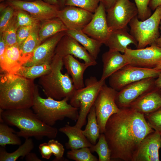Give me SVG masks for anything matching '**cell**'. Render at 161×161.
<instances>
[{
	"label": "cell",
	"instance_id": "obj_36",
	"mask_svg": "<svg viewBox=\"0 0 161 161\" xmlns=\"http://www.w3.org/2000/svg\"><path fill=\"white\" fill-rule=\"evenodd\" d=\"M100 2V0H66L65 5L77 7L94 13Z\"/></svg>",
	"mask_w": 161,
	"mask_h": 161
},
{
	"label": "cell",
	"instance_id": "obj_40",
	"mask_svg": "<svg viewBox=\"0 0 161 161\" xmlns=\"http://www.w3.org/2000/svg\"><path fill=\"white\" fill-rule=\"evenodd\" d=\"M49 146L55 158L53 161H59L64 160L63 155L64 148L63 145L57 140L51 139L47 143Z\"/></svg>",
	"mask_w": 161,
	"mask_h": 161
},
{
	"label": "cell",
	"instance_id": "obj_3",
	"mask_svg": "<svg viewBox=\"0 0 161 161\" xmlns=\"http://www.w3.org/2000/svg\"><path fill=\"white\" fill-rule=\"evenodd\" d=\"M0 122L15 126L16 133L25 139L34 137L38 139L46 137L55 138L57 129L42 122L30 108L4 110L0 108Z\"/></svg>",
	"mask_w": 161,
	"mask_h": 161
},
{
	"label": "cell",
	"instance_id": "obj_35",
	"mask_svg": "<svg viewBox=\"0 0 161 161\" xmlns=\"http://www.w3.org/2000/svg\"><path fill=\"white\" fill-rule=\"evenodd\" d=\"M15 9L14 15L18 28L20 27L34 25L41 22L26 11Z\"/></svg>",
	"mask_w": 161,
	"mask_h": 161
},
{
	"label": "cell",
	"instance_id": "obj_21",
	"mask_svg": "<svg viewBox=\"0 0 161 161\" xmlns=\"http://www.w3.org/2000/svg\"><path fill=\"white\" fill-rule=\"evenodd\" d=\"M25 63L18 44L7 47L0 58L1 71L15 74Z\"/></svg>",
	"mask_w": 161,
	"mask_h": 161
},
{
	"label": "cell",
	"instance_id": "obj_12",
	"mask_svg": "<svg viewBox=\"0 0 161 161\" xmlns=\"http://www.w3.org/2000/svg\"><path fill=\"white\" fill-rule=\"evenodd\" d=\"M129 64L140 67L155 68L161 61V47L154 43L149 47L134 49L128 48L124 53Z\"/></svg>",
	"mask_w": 161,
	"mask_h": 161
},
{
	"label": "cell",
	"instance_id": "obj_50",
	"mask_svg": "<svg viewBox=\"0 0 161 161\" xmlns=\"http://www.w3.org/2000/svg\"><path fill=\"white\" fill-rule=\"evenodd\" d=\"M154 43L158 46L161 47V35L156 40Z\"/></svg>",
	"mask_w": 161,
	"mask_h": 161
},
{
	"label": "cell",
	"instance_id": "obj_46",
	"mask_svg": "<svg viewBox=\"0 0 161 161\" xmlns=\"http://www.w3.org/2000/svg\"><path fill=\"white\" fill-rule=\"evenodd\" d=\"M161 5V0H151L148 6L151 10H154Z\"/></svg>",
	"mask_w": 161,
	"mask_h": 161
},
{
	"label": "cell",
	"instance_id": "obj_27",
	"mask_svg": "<svg viewBox=\"0 0 161 161\" xmlns=\"http://www.w3.org/2000/svg\"><path fill=\"white\" fill-rule=\"evenodd\" d=\"M68 30L62 21L56 17L41 22L38 31L39 36L42 42L56 34Z\"/></svg>",
	"mask_w": 161,
	"mask_h": 161
},
{
	"label": "cell",
	"instance_id": "obj_55",
	"mask_svg": "<svg viewBox=\"0 0 161 161\" xmlns=\"http://www.w3.org/2000/svg\"><path fill=\"white\" fill-rule=\"evenodd\" d=\"M160 91H161V89H160Z\"/></svg>",
	"mask_w": 161,
	"mask_h": 161
},
{
	"label": "cell",
	"instance_id": "obj_49",
	"mask_svg": "<svg viewBox=\"0 0 161 161\" xmlns=\"http://www.w3.org/2000/svg\"><path fill=\"white\" fill-rule=\"evenodd\" d=\"M66 0H58L59 6L60 8L61 9L64 8L65 6V2Z\"/></svg>",
	"mask_w": 161,
	"mask_h": 161
},
{
	"label": "cell",
	"instance_id": "obj_44",
	"mask_svg": "<svg viewBox=\"0 0 161 161\" xmlns=\"http://www.w3.org/2000/svg\"><path fill=\"white\" fill-rule=\"evenodd\" d=\"M119 0H100L104 5L106 10L112 7Z\"/></svg>",
	"mask_w": 161,
	"mask_h": 161
},
{
	"label": "cell",
	"instance_id": "obj_48",
	"mask_svg": "<svg viewBox=\"0 0 161 161\" xmlns=\"http://www.w3.org/2000/svg\"><path fill=\"white\" fill-rule=\"evenodd\" d=\"M48 4L56 5H59L58 0H42Z\"/></svg>",
	"mask_w": 161,
	"mask_h": 161
},
{
	"label": "cell",
	"instance_id": "obj_16",
	"mask_svg": "<svg viewBox=\"0 0 161 161\" xmlns=\"http://www.w3.org/2000/svg\"><path fill=\"white\" fill-rule=\"evenodd\" d=\"M55 54L63 58L70 55L83 60L90 66L97 64L96 59L77 40L66 34L58 43L55 50Z\"/></svg>",
	"mask_w": 161,
	"mask_h": 161
},
{
	"label": "cell",
	"instance_id": "obj_39",
	"mask_svg": "<svg viewBox=\"0 0 161 161\" xmlns=\"http://www.w3.org/2000/svg\"><path fill=\"white\" fill-rule=\"evenodd\" d=\"M15 10L13 7L8 5L4 10L0 12V34L3 32L12 19Z\"/></svg>",
	"mask_w": 161,
	"mask_h": 161
},
{
	"label": "cell",
	"instance_id": "obj_47",
	"mask_svg": "<svg viewBox=\"0 0 161 161\" xmlns=\"http://www.w3.org/2000/svg\"><path fill=\"white\" fill-rule=\"evenodd\" d=\"M155 83L156 87L161 89V70L157 79L155 80Z\"/></svg>",
	"mask_w": 161,
	"mask_h": 161
},
{
	"label": "cell",
	"instance_id": "obj_34",
	"mask_svg": "<svg viewBox=\"0 0 161 161\" xmlns=\"http://www.w3.org/2000/svg\"><path fill=\"white\" fill-rule=\"evenodd\" d=\"M18 28L14 15L11 21L2 34L7 47L17 44L16 33Z\"/></svg>",
	"mask_w": 161,
	"mask_h": 161
},
{
	"label": "cell",
	"instance_id": "obj_13",
	"mask_svg": "<svg viewBox=\"0 0 161 161\" xmlns=\"http://www.w3.org/2000/svg\"><path fill=\"white\" fill-rule=\"evenodd\" d=\"M155 78H147L132 83L118 91L116 99L118 106L128 107L140 96L156 87Z\"/></svg>",
	"mask_w": 161,
	"mask_h": 161
},
{
	"label": "cell",
	"instance_id": "obj_32",
	"mask_svg": "<svg viewBox=\"0 0 161 161\" xmlns=\"http://www.w3.org/2000/svg\"><path fill=\"white\" fill-rule=\"evenodd\" d=\"M92 152H96L99 161H110L111 160V151L104 133L100 134L98 141L89 148Z\"/></svg>",
	"mask_w": 161,
	"mask_h": 161
},
{
	"label": "cell",
	"instance_id": "obj_23",
	"mask_svg": "<svg viewBox=\"0 0 161 161\" xmlns=\"http://www.w3.org/2000/svg\"><path fill=\"white\" fill-rule=\"evenodd\" d=\"M64 65L67 72L71 77L73 84L76 89L85 86L83 76L86 70L89 66L85 63H81L72 55H69L63 58Z\"/></svg>",
	"mask_w": 161,
	"mask_h": 161
},
{
	"label": "cell",
	"instance_id": "obj_24",
	"mask_svg": "<svg viewBox=\"0 0 161 161\" xmlns=\"http://www.w3.org/2000/svg\"><path fill=\"white\" fill-rule=\"evenodd\" d=\"M59 131L65 134L68 137V142L66 143V148L70 150L82 148L90 147L92 144L83 133L82 130L75 125L66 124L60 128Z\"/></svg>",
	"mask_w": 161,
	"mask_h": 161
},
{
	"label": "cell",
	"instance_id": "obj_17",
	"mask_svg": "<svg viewBox=\"0 0 161 161\" xmlns=\"http://www.w3.org/2000/svg\"><path fill=\"white\" fill-rule=\"evenodd\" d=\"M66 34V31L61 32L45 40L35 49L31 58L23 66L50 64L55 55V50L58 43Z\"/></svg>",
	"mask_w": 161,
	"mask_h": 161
},
{
	"label": "cell",
	"instance_id": "obj_41",
	"mask_svg": "<svg viewBox=\"0 0 161 161\" xmlns=\"http://www.w3.org/2000/svg\"><path fill=\"white\" fill-rule=\"evenodd\" d=\"M37 24L34 25L20 27L18 28L16 37L17 44L19 47L29 36L34 27Z\"/></svg>",
	"mask_w": 161,
	"mask_h": 161
},
{
	"label": "cell",
	"instance_id": "obj_4",
	"mask_svg": "<svg viewBox=\"0 0 161 161\" xmlns=\"http://www.w3.org/2000/svg\"><path fill=\"white\" fill-rule=\"evenodd\" d=\"M69 99L66 97L58 100L47 97H41L38 86L36 85L32 110L38 117L46 124L51 126L58 120L67 118L77 120L79 116L78 108L68 103Z\"/></svg>",
	"mask_w": 161,
	"mask_h": 161
},
{
	"label": "cell",
	"instance_id": "obj_28",
	"mask_svg": "<svg viewBox=\"0 0 161 161\" xmlns=\"http://www.w3.org/2000/svg\"><path fill=\"white\" fill-rule=\"evenodd\" d=\"M4 147L1 146L0 148V161H16L20 157L24 158L31 152L34 144L32 140L29 138L26 139L24 143L13 152L8 153Z\"/></svg>",
	"mask_w": 161,
	"mask_h": 161
},
{
	"label": "cell",
	"instance_id": "obj_14",
	"mask_svg": "<svg viewBox=\"0 0 161 161\" xmlns=\"http://www.w3.org/2000/svg\"><path fill=\"white\" fill-rule=\"evenodd\" d=\"M82 31L89 37L105 44L111 30L107 24L106 8L101 2L91 20Z\"/></svg>",
	"mask_w": 161,
	"mask_h": 161
},
{
	"label": "cell",
	"instance_id": "obj_7",
	"mask_svg": "<svg viewBox=\"0 0 161 161\" xmlns=\"http://www.w3.org/2000/svg\"><path fill=\"white\" fill-rule=\"evenodd\" d=\"M161 20V5L153 13L144 21L139 20L136 16L129 23L130 33L137 42V49L145 48L154 43L160 36L159 25Z\"/></svg>",
	"mask_w": 161,
	"mask_h": 161
},
{
	"label": "cell",
	"instance_id": "obj_8",
	"mask_svg": "<svg viewBox=\"0 0 161 161\" xmlns=\"http://www.w3.org/2000/svg\"><path fill=\"white\" fill-rule=\"evenodd\" d=\"M161 70L127 65L109 78L111 87L118 91L126 85L149 78H157Z\"/></svg>",
	"mask_w": 161,
	"mask_h": 161
},
{
	"label": "cell",
	"instance_id": "obj_19",
	"mask_svg": "<svg viewBox=\"0 0 161 161\" xmlns=\"http://www.w3.org/2000/svg\"><path fill=\"white\" fill-rule=\"evenodd\" d=\"M129 106L144 114L156 111L161 107L160 89L156 87L145 93L131 103Z\"/></svg>",
	"mask_w": 161,
	"mask_h": 161
},
{
	"label": "cell",
	"instance_id": "obj_29",
	"mask_svg": "<svg viewBox=\"0 0 161 161\" xmlns=\"http://www.w3.org/2000/svg\"><path fill=\"white\" fill-rule=\"evenodd\" d=\"M87 117V123L85 129L82 131L83 133L92 145H95L100 133L94 105L91 109Z\"/></svg>",
	"mask_w": 161,
	"mask_h": 161
},
{
	"label": "cell",
	"instance_id": "obj_45",
	"mask_svg": "<svg viewBox=\"0 0 161 161\" xmlns=\"http://www.w3.org/2000/svg\"><path fill=\"white\" fill-rule=\"evenodd\" d=\"M25 159L27 161H41L36 154L31 152L28 154L25 157Z\"/></svg>",
	"mask_w": 161,
	"mask_h": 161
},
{
	"label": "cell",
	"instance_id": "obj_9",
	"mask_svg": "<svg viewBox=\"0 0 161 161\" xmlns=\"http://www.w3.org/2000/svg\"><path fill=\"white\" fill-rule=\"evenodd\" d=\"M117 92L105 83L95 101L94 105L100 134L103 133L109 118L120 110L116 102Z\"/></svg>",
	"mask_w": 161,
	"mask_h": 161
},
{
	"label": "cell",
	"instance_id": "obj_37",
	"mask_svg": "<svg viewBox=\"0 0 161 161\" xmlns=\"http://www.w3.org/2000/svg\"><path fill=\"white\" fill-rule=\"evenodd\" d=\"M144 116L150 127L161 135V107Z\"/></svg>",
	"mask_w": 161,
	"mask_h": 161
},
{
	"label": "cell",
	"instance_id": "obj_1",
	"mask_svg": "<svg viewBox=\"0 0 161 161\" xmlns=\"http://www.w3.org/2000/svg\"><path fill=\"white\" fill-rule=\"evenodd\" d=\"M154 131L144 114L129 106L120 108L109 118L103 133L111 151V160L134 161L142 140Z\"/></svg>",
	"mask_w": 161,
	"mask_h": 161
},
{
	"label": "cell",
	"instance_id": "obj_26",
	"mask_svg": "<svg viewBox=\"0 0 161 161\" xmlns=\"http://www.w3.org/2000/svg\"><path fill=\"white\" fill-rule=\"evenodd\" d=\"M41 22L34 27L29 36L19 47L21 55L25 63L31 58L35 50L42 43L38 35Z\"/></svg>",
	"mask_w": 161,
	"mask_h": 161
},
{
	"label": "cell",
	"instance_id": "obj_22",
	"mask_svg": "<svg viewBox=\"0 0 161 161\" xmlns=\"http://www.w3.org/2000/svg\"><path fill=\"white\" fill-rule=\"evenodd\" d=\"M127 28L111 30L105 43L109 50L124 53L128 46L134 44L137 47V42L127 30Z\"/></svg>",
	"mask_w": 161,
	"mask_h": 161
},
{
	"label": "cell",
	"instance_id": "obj_31",
	"mask_svg": "<svg viewBox=\"0 0 161 161\" xmlns=\"http://www.w3.org/2000/svg\"><path fill=\"white\" fill-rule=\"evenodd\" d=\"M16 131L5 122L0 123V145L5 147L7 145H21V142Z\"/></svg>",
	"mask_w": 161,
	"mask_h": 161
},
{
	"label": "cell",
	"instance_id": "obj_18",
	"mask_svg": "<svg viewBox=\"0 0 161 161\" xmlns=\"http://www.w3.org/2000/svg\"><path fill=\"white\" fill-rule=\"evenodd\" d=\"M161 135L154 131L147 135L140 143L134 161H159Z\"/></svg>",
	"mask_w": 161,
	"mask_h": 161
},
{
	"label": "cell",
	"instance_id": "obj_10",
	"mask_svg": "<svg viewBox=\"0 0 161 161\" xmlns=\"http://www.w3.org/2000/svg\"><path fill=\"white\" fill-rule=\"evenodd\" d=\"M106 11L107 24L111 30L127 28L131 20L138 14L135 4L129 0H119Z\"/></svg>",
	"mask_w": 161,
	"mask_h": 161
},
{
	"label": "cell",
	"instance_id": "obj_43",
	"mask_svg": "<svg viewBox=\"0 0 161 161\" xmlns=\"http://www.w3.org/2000/svg\"><path fill=\"white\" fill-rule=\"evenodd\" d=\"M7 46L2 34H0V58L3 55Z\"/></svg>",
	"mask_w": 161,
	"mask_h": 161
},
{
	"label": "cell",
	"instance_id": "obj_11",
	"mask_svg": "<svg viewBox=\"0 0 161 161\" xmlns=\"http://www.w3.org/2000/svg\"><path fill=\"white\" fill-rule=\"evenodd\" d=\"M5 1L14 9L27 12L41 22L57 17L58 12L60 9L59 5L51 4L42 0L31 1L7 0Z\"/></svg>",
	"mask_w": 161,
	"mask_h": 161
},
{
	"label": "cell",
	"instance_id": "obj_6",
	"mask_svg": "<svg viewBox=\"0 0 161 161\" xmlns=\"http://www.w3.org/2000/svg\"><path fill=\"white\" fill-rule=\"evenodd\" d=\"M105 80H98L95 77L91 76L85 81V86L76 89L70 99V104L79 109V116L75 126L81 129L86 123V118L94 105L98 94Z\"/></svg>",
	"mask_w": 161,
	"mask_h": 161
},
{
	"label": "cell",
	"instance_id": "obj_2",
	"mask_svg": "<svg viewBox=\"0 0 161 161\" xmlns=\"http://www.w3.org/2000/svg\"><path fill=\"white\" fill-rule=\"evenodd\" d=\"M36 85L34 80L16 74L0 75V108L4 110L30 108Z\"/></svg>",
	"mask_w": 161,
	"mask_h": 161
},
{
	"label": "cell",
	"instance_id": "obj_5",
	"mask_svg": "<svg viewBox=\"0 0 161 161\" xmlns=\"http://www.w3.org/2000/svg\"><path fill=\"white\" fill-rule=\"evenodd\" d=\"M50 64V71L39 78V84L47 97L58 100L66 97L70 100L76 89L69 74L62 72L63 58L55 54Z\"/></svg>",
	"mask_w": 161,
	"mask_h": 161
},
{
	"label": "cell",
	"instance_id": "obj_54",
	"mask_svg": "<svg viewBox=\"0 0 161 161\" xmlns=\"http://www.w3.org/2000/svg\"><path fill=\"white\" fill-rule=\"evenodd\" d=\"M160 148H161V139L160 144Z\"/></svg>",
	"mask_w": 161,
	"mask_h": 161
},
{
	"label": "cell",
	"instance_id": "obj_53",
	"mask_svg": "<svg viewBox=\"0 0 161 161\" xmlns=\"http://www.w3.org/2000/svg\"><path fill=\"white\" fill-rule=\"evenodd\" d=\"M159 30L160 33L161 34V20L160 22L159 25Z\"/></svg>",
	"mask_w": 161,
	"mask_h": 161
},
{
	"label": "cell",
	"instance_id": "obj_33",
	"mask_svg": "<svg viewBox=\"0 0 161 161\" xmlns=\"http://www.w3.org/2000/svg\"><path fill=\"white\" fill-rule=\"evenodd\" d=\"M69 159L76 161H97V159L92 153L89 147L70 150L67 153Z\"/></svg>",
	"mask_w": 161,
	"mask_h": 161
},
{
	"label": "cell",
	"instance_id": "obj_52",
	"mask_svg": "<svg viewBox=\"0 0 161 161\" xmlns=\"http://www.w3.org/2000/svg\"><path fill=\"white\" fill-rule=\"evenodd\" d=\"M6 0H0V2H3V1H5ZM22 0L24 1H33L34 0Z\"/></svg>",
	"mask_w": 161,
	"mask_h": 161
},
{
	"label": "cell",
	"instance_id": "obj_42",
	"mask_svg": "<svg viewBox=\"0 0 161 161\" xmlns=\"http://www.w3.org/2000/svg\"><path fill=\"white\" fill-rule=\"evenodd\" d=\"M39 148L42 158L48 160L53 154L48 143H44L40 144Z\"/></svg>",
	"mask_w": 161,
	"mask_h": 161
},
{
	"label": "cell",
	"instance_id": "obj_38",
	"mask_svg": "<svg viewBox=\"0 0 161 161\" xmlns=\"http://www.w3.org/2000/svg\"><path fill=\"white\" fill-rule=\"evenodd\" d=\"M151 0H134L137 7V17L141 21H144L151 15V9L148 5Z\"/></svg>",
	"mask_w": 161,
	"mask_h": 161
},
{
	"label": "cell",
	"instance_id": "obj_51",
	"mask_svg": "<svg viewBox=\"0 0 161 161\" xmlns=\"http://www.w3.org/2000/svg\"><path fill=\"white\" fill-rule=\"evenodd\" d=\"M154 68L158 70H161V61Z\"/></svg>",
	"mask_w": 161,
	"mask_h": 161
},
{
	"label": "cell",
	"instance_id": "obj_25",
	"mask_svg": "<svg viewBox=\"0 0 161 161\" xmlns=\"http://www.w3.org/2000/svg\"><path fill=\"white\" fill-rule=\"evenodd\" d=\"M66 32L67 34L77 40L94 58L96 59L103 44L102 43L89 37L82 30H67Z\"/></svg>",
	"mask_w": 161,
	"mask_h": 161
},
{
	"label": "cell",
	"instance_id": "obj_15",
	"mask_svg": "<svg viewBox=\"0 0 161 161\" xmlns=\"http://www.w3.org/2000/svg\"><path fill=\"white\" fill-rule=\"evenodd\" d=\"M93 13L76 7L66 6L58 11L57 17L68 30H82L91 20Z\"/></svg>",
	"mask_w": 161,
	"mask_h": 161
},
{
	"label": "cell",
	"instance_id": "obj_20",
	"mask_svg": "<svg viewBox=\"0 0 161 161\" xmlns=\"http://www.w3.org/2000/svg\"><path fill=\"white\" fill-rule=\"evenodd\" d=\"M103 66L100 79L105 80L112 74L124 66L129 64L125 55L118 51L109 50L102 55Z\"/></svg>",
	"mask_w": 161,
	"mask_h": 161
},
{
	"label": "cell",
	"instance_id": "obj_30",
	"mask_svg": "<svg viewBox=\"0 0 161 161\" xmlns=\"http://www.w3.org/2000/svg\"><path fill=\"white\" fill-rule=\"evenodd\" d=\"M51 70L50 64H49L30 66H22L15 74L28 79L34 80L49 73Z\"/></svg>",
	"mask_w": 161,
	"mask_h": 161
}]
</instances>
